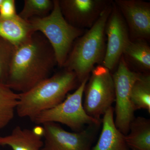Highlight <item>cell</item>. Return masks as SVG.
<instances>
[{
	"instance_id": "1",
	"label": "cell",
	"mask_w": 150,
	"mask_h": 150,
	"mask_svg": "<svg viewBox=\"0 0 150 150\" xmlns=\"http://www.w3.org/2000/svg\"><path fill=\"white\" fill-rule=\"evenodd\" d=\"M57 64L48 40L35 32L26 42L15 47L6 85L22 93L50 76Z\"/></svg>"
},
{
	"instance_id": "2",
	"label": "cell",
	"mask_w": 150,
	"mask_h": 150,
	"mask_svg": "<svg viewBox=\"0 0 150 150\" xmlns=\"http://www.w3.org/2000/svg\"><path fill=\"white\" fill-rule=\"evenodd\" d=\"M112 4L91 28L75 40L63 67L74 72L79 84L89 77L96 65L102 64L106 50L105 25Z\"/></svg>"
},
{
	"instance_id": "3",
	"label": "cell",
	"mask_w": 150,
	"mask_h": 150,
	"mask_svg": "<svg viewBox=\"0 0 150 150\" xmlns=\"http://www.w3.org/2000/svg\"><path fill=\"white\" fill-rule=\"evenodd\" d=\"M78 83L74 72L63 69L28 91L19 93L16 112L20 118L30 119L62 103Z\"/></svg>"
},
{
	"instance_id": "4",
	"label": "cell",
	"mask_w": 150,
	"mask_h": 150,
	"mask_svg": "<svg viewBox=\"0 0 150 150\" xmlns=\"http://www.w3.org/2000/svg\"><path fill=\"white\" fill-rule=\"evenodd\" d=\"M35 32H40L51 44L57 64L63 68L75 40L86 30L72 26L66 20L59 6V0H54L53 10L47 16L28 20Z\"/></svg>"
},
{
	"instance_id": "5",
	"label": "cell",
	"mask_w": 150,
	"mask_h": 150,
	"mask_svg": "<svg viewBox=\"0 0 150 150\" xmlns=\"http://www.w3.org/2000/svg\"><path fill=\"white\" fill-rule=\"evenodd\" d=\"M88 78L80 83L74 93H68L62 103L51 109L40 112L30 118V120L37 125H43L48 122L62 123L74 132L81 131L86 125H100L102 121L88 115L83 105L84 91Z\"/></svg>"
},
{
	"instance_id": "6",
	"label": "cell",
	"mask_w": 150,
	"mask_h": 150,
	"mask_svg": "<svg viewBox=\"0 0 150 150\" xmlns=\"http://www.w3.org/2000/svg\"><path fill=\"white\" fill-rule=\"evenodd\" d=\"M85 87L84 109L87 114L102 121L103 115L115 102L114 82L111 71L102 65L92 71Z\"/></svg>"
},
{
	"instance_id": "7",
	"label": "cell",
	"mask_w": 150,
	"mask_h": 150,
	"mask_svg": "<svg viewBox=\"0 0 150 150\" xmlns=\"http://www.w3.org/2000/svg\"><path fill=\"white\" fill-rule=\"evenodd\" d=\"M140 73L133 71L122 56L115 72L112 74L115 87V126L123 135L129 132V126L135 118L131 102V88Z\"/></svg>"
},
{
	"instance_id": "8",
	"label": "cell",
	"mask_w": 150,
	"mask_h": 150,
	"mask_svg": "<svg viewBox=\"0 0 150 150\" xmlns=\"http://www.w3.org/2000/svg\"><path fill=\"white\" fill-rule=\"evenodd\" d=\"M44 129L42 150H91L98 128L100 125L88 126L79 132L64 130L59 123L48 122Z\"/></svg>"
},
{
	"instance_id": "9",
	"label": "cell",
	"mask_w": 150,
	"mask_h": 150,
	"mask_svg": "<svg viewBox=\"0 0 150 150\" xmlns=\"http://www.w3.org/2000/svg\"><path fill=\"white\" fill-rule=\"evenodd\" d=\"M105 34L107 42L102 65L111 71L118 65L131 40L126 21L113 1L105 25Z\"/></svg>"
},
{
	"instance_id": "10",
	"label": "cell",
	"mask_w": 150,
	"mask_h": 150,
	"mask_svg": "<svg viewBox=\"0 0 150 150\" xmlns=\"http://www.w3.org/2000/svg\"><path fill=\"white\" fill-rule=\"evenodd\" d=\"M112 2L109 0H59L66 20L74 27L85 30L95 23Z\"/></svg>"
},
{
	"instance_id": "11",
	"label": "cell",
	"mask_w": 150,
	"mask_h": 150,
	"mask_svg": "<svg viewBox=\"0 0 150 150\" xmlns=\"http://www.w3.org/2000/svg\"><path fill=\"white\" fill-rule=\"evenodd\" d=\"M134 39L149 40L150 37V3L142 0H115Z\"/></svg>"
},
{
	"instance_id": "12",
	"label": "cell",
	"mask_w": 150,
	"mask_h": 150,
	"mask_svg": "<svg viewBox=\"0 0 150 150\" xmlns=\"http://www.w3.org/2000/svg\"><path fill=\"white\" fill-rule=\"evenodd\" d=\"M114 109L110 107L103 115L102 131L97 143L91 150H131L124 135L115 126Z\"/></svg>"
},
{
	"instance_id": "13",
	"label": "cell",
	"mask_w": 150,
	"mask_h": 150,
	"mask_svg": "<svg viewBox=\"0 0 150 150\" xmlns=\"http://www.w3.org/2000/svg\"><path fill=\"white\" fill-rule=\"evenodd\" d=\"M35 32L30 22L18 14L11 18H0V37L15 47L26 42Z\"/></svg>"
},
{
	"instance_id": "14",
	"label": "cell",
	"mask_w": 150,
	"mask_h": 150,
	"mask_svg": "<svg viewBox=\"0 0 150 150\" xmlns=\"http://www.w3.org/2000/svg\"><path fill=\"white\" fill-rule=\"evenodd\" d=\"M43 137L33 129L16 126L10 134L0 137V146H8L12 150H42Z\"/></svg>"
},
{
	"instance_id": "15",
	"label": "cell",
	"mask_w": 150,
	"mask_h": 150,
	"mask_svg": "<svg viewBox=\"0 0 150 150\" xmlns=\"http://www.w3.org/2000/svg\"><path fill=\"white\" fill-rule=\"evenodd\" d=\"M127 146L132 150H150V120L142 117L134 118L124 135Z\"/></svg>"
},
{
	"instance_id": "16",
	"label": "cell",
	"mask_w": 150,
	"mask_h": 150,
	"mask_svg": "<svg viewBox=\"0 0 150 150\" xmlns=\"http://www.w3.org/2000/svg\"><path fill=\"white\" fill-rule=\"evenodd\" d=\"M123 56L139 69L144 71L150 70V47L146 40H131L123 51Z\"/></svg>"
},
{
	"instance_id": "17",
	"label": "cell",
	"mask_w": 150,
	"mask_h": 150,
	"mask_svg": "<svg viewBox=\"0 0 150 150\" xmlns=\"http://www.w3.org/2000/svg\"><path fill=\"white\" fill-rule=\"evenodd\" d=\"M131 99L134 111L145 109L150 113L149 74L140 73L131 88Z\"/></svg>"
},
{
	"instance_id": "18",
	"label": "cell",
	"mask_w": 150,
	"mask_h": 150,
	"mask_svg": "<svg viewBox=\"0 0 150 150\" xmlns=\"http://www.w3.org/2000/svg\"><path fill=\"white\" fill-rule=\"evenodd\" d=\"M19 94L0 83V130L11 122L18 103Z\"/></svg>"
},
{
	"instance_id": "19",
	"label": "cell",
	"mask_w": 150,
	"mask_h": 150,
	"mask_svg": "<svg viewBox=\"0 0 150 150\" xmlns=\"http://www.w3.org/2000/svg\"><path fill=\"white\" fill-rule=\"evenodd\" d=\"M54 0H25L23 7L18 14L26 21L48 16L53 10Z\"/></svg>"
},
{
	"instance_id": "20",
	"label": "cell",
	"mask_w": 150,
	"mask_h": 150,
	"mask_svg": "<svg viewBox=\"0 0 150 150\" xmlns=\"http://www.w3.org/2000/svg\"><path fill=\"white\" fill-rule=\"evenodd\" d=\"M15 47L0 37V83L6 84Z\"/></svg>"
},
{
	"instance_id": "21",
	"label": "cell",
	"mask_w": 150,
	"mask_h": 150,
	"mask_svg": "<svg viewBox=\"0 0 150 150\" xmlns=\"http://www.w3.org/2000/svg\"><path fill=\"white\" fill-rule=\"evenodd\" d=\"M15 0H4L0 7V18H8L18 15Z\"/></svg>"
},
{
	"instance_id": "22",
	"label": "cell",
	"mask_w": 150,
	"mask_h": 150,
	"mask_svg": "<svg viewBox=\"0 0 150 150\" xmlns=\"http://www.w3.org/2000/svg\"><path fill=\"white\" fill-rule=\"evenodd\" d=\"M4 0H0V7L2 5Z\"/></svg>"
}]
</instances>
